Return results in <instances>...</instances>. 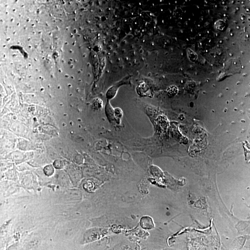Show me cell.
<instances>
[{"label": "cell", "instance_id": "1", "mask_svg": "<svg viewBox=\"0 0 250 250\" xmlns=\"http://www.w3.org/2000/svg\"><path fill=\"white\" fill-rule=\"evenodd\" d=\"M236 250H250V248H249V247L242 246V247H240V248H239V249H236Z\"/></svg>", "mask_w": 250, "mask_h": 250}]
</instances>
